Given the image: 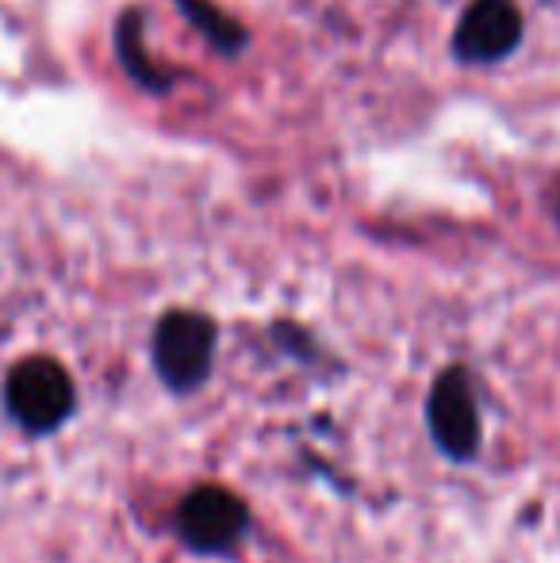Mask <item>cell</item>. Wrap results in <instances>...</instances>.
I'll return each mask as SVG.
<instances>
[{
  "label": "cell",
  "instance_id": "7a4b0ae2",
  "mask_svg": "<svg viewBox=\"0 0 560 563\" xmlns=\"http://www.w3.org/2000/svg\"><path fill=\"white\" fill-rule=\"evenodd\" d=\"M216 327L196 311H169L154 330V364L162 379L177 391L196 387L211 368Z\"/></svg>",
  "mask_w": 560,
  "mask_h": 563
},
{
  "label": "cell",
  "instance_id": "6da1fadb",
  "mask_svg": "<svg viewBox=\"0 0 560 563\" xmlns=\"http://www.w3.org/2000/svg\"><path fill=\"white\" fill-rule=\"evenodd\" d=\"M74 379L51 356H28L8 372L4 402L28 433H51L74 410Z\"/></svg>",
  "mask_w": 560,
  "mask_h": 563
},
{
  "label": "cell",
  "instance_id": "277c9868",
  "mask_svg": "<svg viewBox=\"0 0 560 563\" xmlns=\"http://www.w3.org/2000/svg\"><path fill=\"white\" fill-rule=\"evenodd\" d=\"M523 12L515 0H472L453 31V54L464 66H492L518 51Z\"/></svg>",
  "mask_w": 560,
  "mask_h": 563
},
{
  "label": "cell",
  "instance_id": "5b68a950",
  "mask_svg": "<svg viewBox=\"0 0 560 563\" xmlns=\"http://www.w3.org/2000/svg\"><path fill=\"white\" fill-rule=\"evenodd\" d=\"M246 506L239 495L223 487H196L193 495L180 503L177 529L185 537L188 549L196 552H227L242 541L246 533Z\"/></svg>",
  "mask_w": 560,
  "mask_h": 563
},
{
  "label": "cell",
  "instance_id": "52a82bcc",
  "mask_svg": "<svg viewBox=\"0 0 560 563\" xmlns=\"http://www.w3.org/2000/svg\"><path fill=\"white\" fill-rule=\"evenodd\" d=\"M557 219H560V208H557Z\"/></svg>",
  "mask_w": 560,
  "mask_h": 563
},
{
  "label": "cell",
  "instance_id": "3957f363",
  "mask_svg": "<svg viewBox=\"0 0 560 563\" xmlns=\"http://www.w3.org/2000/svg\"><path fill=\"white\" fill-rule=\"evenodd\" d=\"M426 418H430V433L438 449L449 460H472L480 449V410L476 395H472V379L464 368H446L430 387V402H426Z\"/></svg>",
  "mask_w": 560,
  "mask_h": 563
},
{
  "label": "cell",
  "instance_id": "8992f818",
  "mask_svg": "<svg viewBox=\"0 0 560 563\" xmlns=\"http://www.w3.org/2000/svg\"><path fill=\"white\" fill-rule=\"evenodd\" d=\"M177 4L185 8L188 20H193L196 27H200L204 35H208L211 43L219 46V51H227V54L242 51V43H246V31H242L234 20H227L219 8H211L208 0H177Z\"/></svg>",
  "mask_w": 560,
  "mask_h": 563
}]
</instances>
